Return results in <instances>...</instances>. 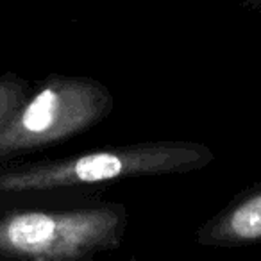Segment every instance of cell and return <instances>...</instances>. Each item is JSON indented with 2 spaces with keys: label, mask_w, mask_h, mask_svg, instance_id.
Returning <instances> with one entry per match:
<instances>
[{
  "label": "cell",
  "mask_w": 261,
  "mask_h": 261,
  "mask_svg": "<svg viewBox=\"0 0 261 261\" xmlns=\"http://www.w3.org/2000/svg\"><path fill=\"white\" fill-rule=\"evenodd\" d=\"M210 249H238L261 243V181L247 186L195 232Z\"/></svg>",
  "instance_id": "4"
},
{
  "label": "cell",
  "mask_w": 261,
  "mask_h": 261,
  "mask_svg": "<svg viewBox=\"0 0 261 261\" xmlns=\"http://www.w3.org/2000/svg\"><path fill=\"white\" fill-rule=\"evenodd\" d=\"M125 229L127 210L120 202L13 211L0 217V257L83 261L120 247Z\"/></svg>",
  "instance_id": "2"
},
{
  "label": "cell",
  "mask_w": 261,
  "mask_h": 261,
  "mask_svg": "<svg viewBox=\"0 0 261 261\" xmlns=\"http://www.w3.org/2000/svg\"><path fill=\"white\" fill-rule=\"evenodd\" d=\"M213 160L215 154L207 145L186 140L111 145L0 172V193L100 188L127 179L190 174Z\"/></svg>",
  "instance_id": "1"
},
{
  "label": "cell",
  "mask_w": 261,
  "mask_h": 261,
  "mask_svg": "<svg viewBox=\"0 0 261 261\" xmlns=\"http://www.w3.org/2000/svg\"><path fill=\"white\" fill-rule=\"evenodd\" d=\"M115 100L106 84L83 75H52L0 130V160L56 145L98 125Z\"/></svg>",
  "instance_id": "3"
},
{
  "label": "cell",
  "mask_w": 261,
  "mask_h": 261,
  "mask_svg": "<svg viewBox=\"0 0 261 261\" xmlns=\"http://www.w3.org/2000/svg\"><path fill=\"white\" fill-rule=\"evenodd\" d=\"M27 98V88L18 79L0 77V130L8 125L15 111Z\"/></svg>",
  "instance_id": "5"
}]
</instances>
